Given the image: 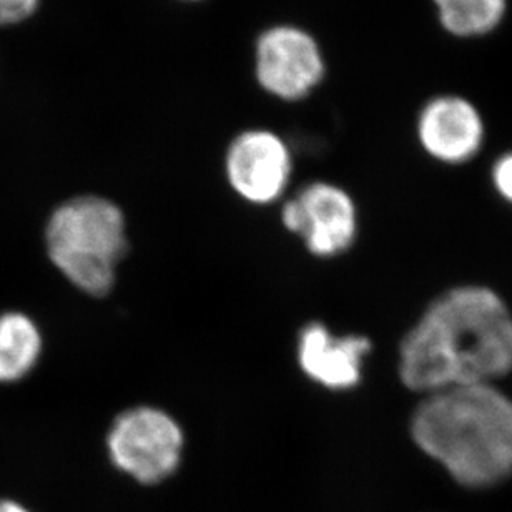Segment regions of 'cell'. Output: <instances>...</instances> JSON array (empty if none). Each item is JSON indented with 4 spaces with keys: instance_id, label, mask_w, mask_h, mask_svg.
Wrapping results in <instances>:
<instances>
[{
    "instance_id": "9c48e42d",
    "label": "cell",
    "mask_w": 512,
    "mask_h": 512,
    "mask_svg": "<svg viewBox=\"0 0 512 512\" xmlns=\"http://www.w3.org/2000/svg\"><path fill=\"white\" fill-rule=\"evenodd\" d=\"M483 137L481 115L471 102L461 97H436L419 114V142L439 162H468L478 153Z\"/></svg>"
},
{
    "instance_id": "9a60e30c",
    "label": "cell",
    "mask_w": 512,
    "mask_h": 512,
    "mask_svg": "<svg viewBox=\"0 0 512 512\" xmlns=\"http://www.w3.org/2000/svg\"><path fill=\"white\" fill-rule=\"evenodd\" d=\"M177 2H182V4H200L203 0H177Z\"/></svg>"
},
{
    "instance_id": "30bf717a",
    "label": "cell",
    "mask_w": 512,
    "mask_h": 512,
    "mask_svg": "<svg viewBox=\"0 0 512 512\" xmlns=\"http://www.w3.org/2000/svg\"><path fill=\"white\" fill-rule=\"evenodd\" d=\"M44 350L39 326L25 313H0V384L17 383L32 373Z\"/></svg>"
},
{
    "instance_id": "7c38bea8",
    "label": "cell",
    "mask_w": 512,
    "mask_h": 512,
    "mask_svg": "<svg viewBox=\"0 0 512 512\" xmlns=\"http://www.w3.org/2000/svg\"><path fill=\"white\" fill-rule=\"evenodd\" d=\"M42 0H0V27L17 25L30 19Z\"/></svg>"
},
{
    "instance_id": "3957f363",
    "label": "cell",
    "mask_w": 512,
    "mask_h": 512,
    "mask_svg": "<svg viewBox=\"0 0 512 512\" xmlns=\"http://www.w3.org/2000/svg\"><path fill=\"white\" fill-rule=\"evenodd\" d=\"M45 248L70 285L94 298L107 296L127 255L124 212L99 195L70 198L50 215Z\"/></svg>"
},
{
    "instance_id": "6da1fadb",
    "label": "cell",
    "mask_w": 512,
    "mask_h": 512,
    "mask_svg": "<svg viewBox=\"0 0 512 512\" xmlns=\"http://www.w3.org/2000/svg\"><path fill=\"white\" fill-rule=\"evenodd\" d=\"M512 370V316L494 291L463 286L429 306L399 348V376L431 394L491 384Z\"/></svg>"
},
{
    "instance_id": "ba28073f",
    "label": "cell",
    "mask_w": 512,
    "mask_h": 512,
    "mask_svg": "<svg viewBox=\"0 0 512 512\" xmlns=\"http://www.w3.org/2000/svg\"><path fill=\"white\" fill-rule=\"evenodd\" d=\"M371 341L363 335H335L323 323L301 328L296 360L306 378L330 391H350L363 380Z\"/></svg>"
},
{
    "instance_id": "5b68a950",
    "label": "cell",
    "mask_w": 512,
    "mask_h": 512,
    "mask_svg": "<svg viewBox=\"0 0 512 512\" xmlns=\"http://www.w3.org/2000/svg\"><path fill=\"white\" fill-rule=\"evenodd\" d=\"M253 72L268 97L296 104L320 89L328 67L323 47L310 30L281 22L256 37Z\"/></svg>"
},
{
    "instance_id": "5bb4252c",
    "label": "cell",
    "mask_w": 512,
    "mask_h": 512,
    "mask_svg": "<svg viewBox=\"0 0 512 512\" xmlns=\"http://www.w3.org/2000/svg\"><path fill=\"white\" fill-rule=\"evenodd\" d=\"M0 512H30L29 509L22 506V504L17 503V501H12V499H0Z\"/></svg>"
},
{
    "instance_id": "277c9868",
    "label": "cell",
    "mask_w": 512,
    "mask_h": 512,
    "mask_svg": "<svg viewBox=\"0 0 512 512\" xmlns=\"http://www.w3.org/2000/svg\"><path fill=\"white\" fill-rule=\"evenodd\" d=\"M105 444L115 468L137 483L153 486L177 473L185 434L172 414L142 404L125 409L112 421Z\"/></svg>"
},
{
    "instance_id": "7a4b0ae2",
    "label": "cell",
    "mask_w": 512,
    "mask_h": 512,
    "mask_svg": "<svg viewBox=\"0 0 512 512\" xmlns=\"http://www.w3.org/2000/svg\"><path fill=\"white\" fill-rule=\"evenodd\" d=\"M411 434L423 453L468 488L496 486L512 474V401L493 384L426 394Z\"/></svg>"
},
{
    "instance_id": "8fae6325",
    "label": "cell",
    "mask_w": 512,
    "mask_h": 512,
    "mask_svg": "<svg viewBox=\"0 0 512 512\" xmlns=\"http://www.w3.org/2000/svg\"><path fill=\"white\" fill-rule=\"evenodd\" d=\"M444 29L458 37L484 35L498 27L506 0H433Z\"/></svg>"
},
{
    "instance_id": "8992f818",
    "label": "cell",
    "mask_w": 512,
    "mask_h": 512,
    "mask_svg": "<svg viewBox=\"0 0 512 512\" xmlns=\"http://www.w3.org/2000/svg\"><path fill=\"white\" fill-rule=\"evenodd\" d=\"M281 222L318 258L343 255L358 235L355 200L345 188L323 180L308 183L288 198L281 207Z\"/></svg>"
},
{
    "instance_id": "4fadbf2b",
    "label": "cell",
    "mask_w": 512,
    "mask_h": 512,
    "mask_svg": "<svg viewBox=\"0 0 512 512\" xmlns=\"http://www.w3.org/2000/svg\"><path fill=\"white\" fill-rule=\"evenodd\" d=\"M494 183L499 193L512 202V153L504 155L494 167Z\"/></svg>"
},
{
    "instance_id": "52a82bcc",
    "label": "cell",
    "mask_w": 512,
    "mask_h": 512,
    "mask_svg": "<svg viewBox=\"0 0 512 512\" xmlns=\"http://www.w3.org/2000/svg\"><path fill=\"white\" fill-rule=\"evenodd\" d=\"M225 177L243 202L265 207L285 195L293 177V153L270 128H248L232 138L225 152Z\"/></svg>"
}]
</instances>
